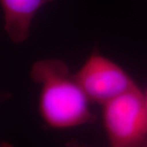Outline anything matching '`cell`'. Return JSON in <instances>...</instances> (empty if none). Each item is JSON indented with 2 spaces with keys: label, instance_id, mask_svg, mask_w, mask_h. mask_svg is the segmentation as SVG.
I'll list each match as a JSON object with an SVG mask.
<instances>
[{
  "label": "cell",
  "instance_id": "1",
  "mask_svg": "<svg viewBox=\"0 0 147 147\" xmlns=\"http://www.w3.org/2000/svg\"><path fill=\"white\" fill-rule=\"evenodd\" d=\"M31 80L40 88L38 111L47 126L57 130L92 123L96 116L91 101L63 60L36 61L30 70Z\"/></svg>",
  "mask_w": 147,
  "mask_h": 147
},
{
  "label": "cell",
  "instance_id": "2",
  "mask_svg": "<svg viewBox=\"0 0 147 147\" xmlns=\"http://www.w3.org/2000/svg\"><path fill=\"white\" fill-rule=\"evenodd\" d=\"M108 147H147V109L137 86L102 105Z\"/></svg>",
  "mask_w": 147,
  "mask_h": 147
},
{
  "label": "cell",
  "instance_id": "3",
  "mask_svg": "<svg viewBox=\"0 0 147 147\" xmlns=\"http://www.w3.org/2000/svg\"><path fill=\"white\" fill-rule=\"evenodd\" d=\"M75 76L90 101L101 106L137 86L120 65L98 53L90 55Z\"/></svg>",
  "mask_w": 147,
  "mask_h": 147
},
{
  "label": "cell",
  "instance_id": "4",
  "mask_svg": "<svg viewBox=\"0 0 147 147\" xmlns=\"http://www.w3.org/2000/svg\"><path fill=\"white\" fill-rule=\"evenodd\" d=\"M54 0H0L3 13V30L16 44L26 41L37 12Z\"/></svg>",
  "mask_w": 147,
  "mask_h": 147
},
{
  "label": "cell",
  "instance_id": "5",
  "mask_svg": "<svg viewBox=\"0 0 147 147\" xmlns=\"http://www.w3.org/2000/svg\"><path fill=\"white\" fill-rule=\"evenodd\" d=\"M65 147H85V146H82V145H80V144L78 143V142L73 141V142H68V143L66 144Z\"/></svg>",
  "mask_w": 147,
  "mask_h": 147
},
{
  "label": "cell",
  "instance_id": "6",
  "mask_svg": "<svg viewBox=\"0 0 147 147\" xmlns=\"http://www.w3.org/2000/svg\"><path fill=\"white\" fill-rule=\"evenodd\" d=\"M143 94H144V100H145V103H146V106L147 109V88L145 92H143Z\"/></svg>",
  "mask_w": 147,
  "mask_h": 147
}]
</instances>
